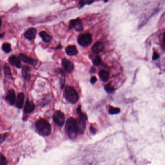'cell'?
Here are the masks:
<instances>
[{
    "instance_id": "obj_23",
    "label": "cell",
    "mask_w": 165,
    "mask_h": 165,
    "mask_svg": "<svg viewBox=\"0 0 165 165\" xmlns=\"http://www.w3.org/2000/svg\"><path fill=\"white\" fill-rule=\"evenodd\" d=\"M4 71H5V75H6V77H12V74H11L10 67L6 64L4 66Z\"/></svg>"
},
{
    "instance_id": "obj_30",
    "label": "cell",
    "mask_w": 165,
    "mask_h": 165,
    "mask_svg": "<svg viewBox=\"0 0 165 165\" xmlns=\"http://www.w3.org/2000/svg\"><path fill=\"white\" fill-rule=\"evenodd\" d=\"M96 81H97V78L96 77H93L90 80V81L92 84H94V83H96Z\"/></svg>"
},
{
    "instance_id": "obj_19",
    "label": "cell",
    "mask_w": 165,
    "mask_h": 165,
    "mask_svg": "<svg viewBox=\"0 0 165 165\" xmlns=\"http://www.w3.org/2000/svg\"><path fill=\"white\" fill-rule=\"evenodd\" d=\"M77 114H79V119L86 121L87 120V116L86 114L83 113L82 112L81 110V106L80 105L79 106V107H77Z\"/></svg>"
},
{
    "instance_id": "obj_24",
    "label": "cell",
    "mask_w": 165,
    "mask_h": 165,
    "mask_svg": "<svg viewBox=\"0 0 165 165\" xmlns=\"http://www.w3.org/2000/svg\"><path fill=\"white\" fill-rule=\"evenodd\" d=\"M105 89L106 91L109 94L112 93L114 91V88L112 86V85L110 83L107 84L105 86Z\"/></svg>"
},
{
    "instance_id": "obj_26",
    "label": "cell",
    "mask_w": 165,
    "mask_h": 165,
    "mask_svg": "<svg viewBox=\"0 0 165 165\" xmlns=\"http://www.w3.org/2000/svg\"><path fill=\"white\" fill-rule=\"evenodd\" d=\"M8 163V161L6 160V158L1 154V165H6Z\"/></svg>"
},
{
    "instance_id": "obj_33",
    "label": "cell",
    "mask_w": 165,
    "mask_h": 165,
    "mask_svg": "<svg viewBox=\"0 0 165 165\" xmlns=\"http://www.w3.org/2000/svg\"><path fill=\"white\" fill-rule=\"evenodd\" d=\"M163 42L164 43H165V32L164 33L163 36Z\"/></svg>"
},
{
    "instance_id": "obj_12",
    "label": "cell",
    "mask_w": 165,
    "mask_h": 165,
    "mask_svg": "<svg viewBox=\"0 0 165 165\" xmlns=\"http://www.w3.org/2000/svg\"><path fill=\"white\" fill-rule=\"evenodd\" d=\"M9 62L11 65L15 66L18 68H20L21 67V59L16 56H12L9 58Z\"/></svg>"
},
{
    "instance_id": "obj_18",
    "label": "cell",
    "mask_w": 165,
    "mask_h": 165,
    "mask_svg": "<svg viewBox=\"0 0 165 165\" xmlns=\"http://www.w3.org/2000/svg\"><path fill=\"white\" fill-rule=\"evenodd\" d=\"M99 75L101 79L103 82L107 81V80L109 79V77H110V74L109 72H108L107 71L104 70H102L99 72Z\"/></svg>"
},
{
    "instance_id": "obj_6",
    "label": "cell",
    "mask_w": 165,
    "mask_h": 165,
    "mask_svg": "<svg viewBox=\"0 0 165 165\" xmlns=\"http://www.w3.org/2000/svg\"><path fill=\"white\" fill-rule=\"evenodd\" d=\"M69 28L75 29L76 31H81L84 30L83 24L82 23L81 20L79 18L72 19L69 22Z\"/></svg>"
},
{
    "instance_id": "obj_13",
    "label": "cell",
    "mask_w": 165,
    "mask_h": 165,
    "mask_svg": "<svg viewBox=\"0 0 165 165\" xmlns=\"http://www.w3.org/2000/svg\"><path fill=\"white\" fill-rule=\"evenodd\" d=\"M19 58H20L21 61H23L24 63H28L30 65H35V61L34 59L29 57L24 54H20L19 55Z\"/></svg>"
},
{
    "instance_id": "obj_32",
    "label": "cell",
    "mask_w": 165,
    "mask_h": 165,
    "mask_svg": "<svg viewBox=\"0 0 165 165\" xmlns=\"http://www.w3.org/2000/svg\"><path fill=\"white\" fill-rule=\"evenodd\" d=\"M90 72L91 73H95V72H96V69H95L94 67H92L91 69V70H90Z\"/></svg>"
},
{
    "instance_id": "obj_25",
    "label": "cell",
    "mask_w": 165,
    "mask_h": 165,
    "mask_svg": "<svg viewBox=\"0 0 165 165\" xmlns=\"http://www.w3.org/2000/svg\"><path fill=\"white\" fill-rule=\"evenodd\" d=\"M102 60L99 56H96L93 61V63L94 65H100Z\"/></svg>"
},
{
    "instance_id": "obj_3",
    "label": "cell",
    "mask_w": 165,
    "mask_h": 165,
    "mask_svg": "<svg viewBox=\"0 0 165 165\" xmlns=\"http://www.w3.org/2000/svg\"><path fill=\"white\" fill-rule=\"evenodd\" d=\"M63 96L66 100L72 104H75L79 100V94L74 88L72 87L66 86L65 88Z\"/></svg>"
},
{
    "instance_id": "obj_31",
    "label": "cell",
    "mask_w": 165,
    "mask_h": 165,
    "mask_svg": "<svg viewBox=\"0 0 165 165\" xmlns=\"http://www.w3.org/2000/svg\"><path fill=\"white\" fill-rule=\"evenodd\" d=\"M62 46L61 44H59L58 46H57V47L55 48V49H62Z\"/></svg>"
},
{
    "instance_id": "obj_1",
    "label": "cell",
    "mask_w": 165,
    "mask_h": 165,
    "mask_svg": "<svg viewBox=\"0 0 165 165\" xmlns=\"http://www.w3.org/2000/svg\"><path fill=\"white\" fill-rule=\"evenodd\" d=\"M65 130L70 138H75L79 133V124L77 120L72 117L68 119L65 124Z\"/></svg>"
},
{
    "instance_id": "obj_16",
    "label": "cell",
    "mask_w": 165,
    "mask_h": 165,
    "mask_svg": "<svg viewBox=\"0 0 165 165\" xmlns=\"http://www.w3.org/2000/svg\"><path fill=\"white\" fill-rule=\"evenodd\" d=\"M39 35L44 42L49 43L52 40V36L49 35L47 33H46V31H41L39 33Z\"/></svg>"
},
{
    "instance_id": "obj_28",
    "label": "cell",
    "mask_w": 165,
    "mask_h": 165,
    "mask_svg": "<svg viewBox=\"0 0 165 165\" xmlns=\"http://www.w3.org/2000/svg\"><path fill=\"white\" fill-rule=\"evenodd\" d=\"M159 55L158 54L156 53V52H154L153 54V60H156L159 58Z\"/></svg>"
},
{
    "instance_id": "obj_4",
    "label": "cell",
    "mask_w": 165,
    "mask_h": 165,
    "mask_svg": "<svg viewBox=\"0 0 165 165\" xmlns=\"http://www.w3.org/2000/svg\"><path fill=\"white\" fill-rule=\"evenodd\" d=\"M77 42L80 46L87 47L91 44L92 36L90 33H84L79 35L77 39Z\"/></svg>"
},
{
    "instance_id": "obj_34",
    "label": "cell",
    "mask_w": 165,
    "mask_h": 165,
    "mask_svg": "<svg viewBox=\"0 0 165 165\" xmlns=\"http://www.w3.org/2000/svg\"><path fill=\"white\" fill-rule=\"evenodd\" d=\"M5 35V33H2V34L1 35V38L3 37V35Z\"/></svg>"
},
{
    "instance_id": "obj_27",
    "label": "cell",
    "mask_w": 165,
    "mask_h": 165,
    "mask_svg": "<svg viewBox=\"0 0 165 165\" xmlns=\"http://www.w3.org/2000/svg\"><path fill=\"white\" fill-rule=\"evenodd\" d=\"M7 134H1V143H2L7 137Z\"/></svg>"
},
{
    "instance_id": "obj_22",
    "label": "cell",
    "mask_w": 165,
    "mask_h": 165,
    "mask_svg": "<svg viewBox=\"0 0 165 165\" xmlns=\"http://www.w3.org/2000/svg\"><path fill=\"white\" fill-rule=\"evenodd\" d=\"M120 110L119 108H114V107H110L109 113L111 115L116 114L120 113Z\"/></svg>"
},
{
    "instance_id": "obj_8",
    "label": "cell",
    "mask_w": 165,
    "mask_h": 165,
    "mask_svg": "<svg viewBox=\"0 0 165 165\" xmlns=\"http://www.w3.org/2000/svg\"><path fill=\"white\" fill-rule=\"evenodd\" d=\"M36 30L34 28H31L25 31L24 37L29 40H33L36 37Z\"/></svg>"
},
{
    "instance_id": "obj_2",
    "label": "cell",
    "mask_w": 165,
    "mask_h": 165,
    "mask_svg": "<svg viewBox=\"0 0 165 165\" xmlns=\"http://www.w3.org/2000/svg\"><path fill=\"white\" fill-rule=\"evenodd\" d=\"M35 128L39 134L43 136H48L51 133V125L44 119H41L36 122Z\"/></svg>"
},
{
    "instance_id": "obj_20",
    "label": "cell",
    "mask_w": 165,
    "mask_h": 165,
    "mask_svg": "<svg viewBox=\"0 0 165 165\" xmlns=\"http://www.w3.org/2000/svg\"><path fill=\"white\" fill-rule=\"evenodd\" d=\"M2 49L5 53H9L11 51V45L8 43H5L2 46Z\"/></svg>"
},
{
    "instance_id": "obj_17",
    "label": "cell",
    "mask_w": 165,
    "mask_h": 165,
    "mask_svg": "<svg viewBox=\"0 0 165 165\" xmlns=\"http://www.w3.org/2000/svg\"><path fill=\"white\" fill-rule=\"evenodd\" d=\"M30 71V68L28 66H24L22 68V73L23 77L26 80H29L31 78Z\"/></svg>"
},
{
    "instance_id": "obj_15",
    "label": "cell",
    "mask_w": 165,
    "mask_h": 165,
    "mask_svg": "<svg viewBox=\"0 0 165 165\" xmlns=\"http://www.w3.org/2000/svg\"><path fill=\"white\" fill-rule=\"evenodd\" d=\"M24 98H25V96L23 93H21L18 94L17 102H16V106L17 108L22 109L23 106Z\"/></svg>"
},
{
    "instance_id": "obj_29",
    "label": "cell",
    "mask_w": 165,
    "mask_h": 165,
    "mask_svg": "<svg viewBox=\"0 0 165 165\" xmlns=\"http://www.w3.org/2000/svg\"><path fill=\"white\" fill-rule=\"evenodd\" d=\"M90 130L91 133H92L93 134H94L96 133V129H95V128H94V127H93L92 126H90Z\"/></svg>"
},
{
    "instance_id": "obj_21",
    "label": "cell",
    "mask_w": 165,
    "mask_h": 165,
    "mask_svg": "<svg viewBox=\"0 0 165 165\" xmlns=\"http://www.w3.org/2000/svg\"><path fill=\"white\" fill-rule=\"evenodd\" d=\"M95 0H79L80 8L82 7L85 5H91L94 2Z\"/></svg>"
},
{
    "instance_id": "obj_5",
    "label": "cell",
    "mask_w": 165,
    "mask_h": 165,
    "mask_svg": "<svg viewBox=\"0 0 165 165\" xmlns=\"http://www.w3.org/2000/svg\"><path fill=\"white\" fill-rule=\"evenodd\" d=\"M53 120L57 125L59 126H62L65 123V115L60 110H57L54 113Z\"/></svg>"
},
{
    "instance_id": "obj_7",
    "label": "cell",
    "mask_w": 165,
    "mask_h": 165,
    "mask_svg": "<svg viewBox=\"0 0 165 165\" xmlns=\"http://www.w3.org/2000/svg\"><path fill=\"white\" fill-rule=\"evenodd\" d=\"M62 65L65 70L67 73H71L74 71V65L72 62L65 58L62 60Z\"/></svg>"
},
{
    "instance_id": "obj_14",
    "label": "cell",
    "mask_w": 165,
    "mask_h": 165,
    "mask_svg": "<svg viewBox=\"0 0 165 165\" xmlns=\"http://www.w3.org/2000/svg\"><path fill=\"white\" fill-rule=\"evenodd\" d=\"M65 51L68 55L69 56H75L77 55L78 53V50H77V47L73 45H70L68 46L65 49Z\"/></svg>"
},
{
    "instance_id": "obj_11",
    "label": "cell",
    "mask_w": 165,
    "mask_h": 165,
    "mask_svg": "<svg viewBox=\"0 0 165 165\" xmlns=\"http://www.w3.org/2000/svg\"><path fill=\"white\" fill-rule=\"evenodd\" d=\"M104 49V44L101 42L96 43L92 47V50L94 54H98L102 52Z\"/></svg>"
},
{
    "instance_id": "obj_10",
    "label": "cell",
    "mask_w": 165,
    "mask_h": 165,
    "mask_svg": "<svg viewBox=\"0 0 165 165\" xmlns=\"http://www.w3.org/2000/svg\"><path fill=\"white\" fill-rule=\"evenodd\" d=\"M35 105L32 101L27 100L25 103L24 112L25 113H30L35 110Z\"/></svg>"
},
{
    "instance_id": "obj_9",
    "label": "cell",
    "mask_w": 165,
    "mask_h": 165,
    "mask_svg": "<svg viewBox=\"0 0 165 165\" xmlns=\"http://www.w3.org/2000/svg\"><path fill=\"white\" fill-rule=\"evenodd\" d=\"M5 99L10 105H14L16 101V94L15 93L14 90L13 89L9 90L6 94Z\"/></svg>"
}]
</instances>
